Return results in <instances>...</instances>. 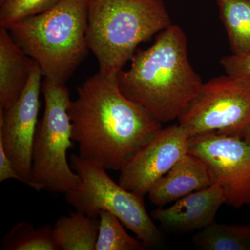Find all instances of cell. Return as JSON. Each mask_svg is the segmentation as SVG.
I'll use <instances>...</instances> for the list:
<instances>
[{
    "label": "cell",
    "mask_w": 250,
    "mask_h": 250,
    "mask_svg": "<svg viewBox=\"0 0 250 250\" xmlns=\"http://www.w3.org/2000/svg\"><path fill=\"white\" fill-rule=\"evenodd\" d=\"M79 155L106 170L121 171L161 129V123L129 100L118 76L99 71L77 88L68 108Z\"/></svg>",
    "instance_id": "cell-1"
},
{
    "label": "cell",
    "mask_w": 250,
    "mask_h": 250,
    "mask_svg": "<svg viewBox=\"0 0 250 250\" xmlns=\"http://www.w3.org/2000/svg\"><path fill=\"white\" fill-rule=\"evenodd\" d=\"M131 62L118 74L120 90L161 123L178 120L203 83L189 61L187 36L175 24L161 31L150 47L136 52Z\"/></svg>",
    "instance_id": "cell-2"
},
{
    "label": "cell",
    "mask_w": 250,
    "mask_h": 250,
    "mask_svg": "<svg viewBox=\"0 0 250 250\" xmlns=\"http://www.w3.org/2000/svg\"><path fill=\"white\" fill-rule=\"evenodd\" d=\"M86 41L105 75L118 76L140 44L170 26L161 0H87Z\"/></svg>",
    "instance_id": "cell-3"
},
{
    "label": "cell",
    "mask_w": 250,
    "mask_h": 250,
    "mask_svg": "<svg viewBox=\"0 0 250 250\" xmlns=\"http://www.w3.org/2000/svg\"><path fill=\"white\" fill-rule=\"evenodd\" d=\"M87 21V0H61L48 11L6 28L45 79L65 83L89 50Z\"/></svg>",
    "instance_id": "cell-4"
},
{
    "label": "cell",
    "mask_w": 250,
    "mask_h": 250,
    "mask_svg": "<svg viewBox=\"0 0 250 250\" xmlns=\"http://www.w3.org/2000/svg\"><path fill=\"white\" fill-rule=\"evenodd\" d=\"M42 93L45 110L34 137L31 181L37 191L66 194L81 184L67 157L73 142L68 113L70 91L65 83L45 78Z\"/></svg>",
    "instance_id": "cell-5"
},
{
    "label": "cell",
    "mask_w": 250,
    "mask_h": 250,
    "mask_svg": "<svg viewBox=\"0 0 250 250\" xmlns=\"http://www.w3.org/2000/svg\"><path fill=\"white\" fill-rule=\"evenodd\" d=\"M70 164L81 184L65 194L67 203L77 211L99 217L102 210L109 212L131 230L147 248L159 246L162 234L148 214L144 197L126 190L109 177L106 169L79 154L70 156Z\"/></svg>",
    "instance_id": "cell-6"
},
{
    "label": "cell",
    "mask_w": 250,
    "mask_h": 250,
    "mask_svg": "<svg viewBox=\"0 0 250 250\" xmlns=\"http://www.w3.org/2000/svg\"><path fill=\"white\" fill-rule=\"evenodd\" d=\"M250 122V80L226 75L202 83L178 123L190 137L215 132L241 138Z\"/></svg>",
    "instance_id": "cell-7"
},
{
    "label": "cell",
    "mask_w": 250,
    "mask_h": 250,
    "mask_svg": "<svg viewBox=\"0 0 250 250\" xmlns=\"http://www.w3.org/2000/svg\"><path fill=\"white\" fill-rule=\"evenodd\" d=\"M188 153L208 166L223 188L225 204L235 208L250 205V144L241 138L215 132L190 137Z\"/></svg>",
    "instance_id": "cell-8"
},
{
    "label": "cell",
    "mask_w": 250,
    "mask_h": 250,
    "mask_svg": "<svg viewBox=\"0 0 250 250\" xmlns=\"http://www.w3.org/2000/svg\"><path fill=\"white\" fill-rule=\"evenodd\" d=\"M42 77L36 63L19 100L9 107L0 108V143L18 174L33 189V146L39 124Z\"/></svg>",
    "instance_id": "cell-9"
},
{
    "label": "cell",
    "mask_w": 250,
    "mask_h": 250,
    "mask_svg": "<svg viewBox=\"0 0 250 250\" xmlns=\"http://www.w3.org/2000/svg\"><path fill=\"white\" fill-rule=\"evenodd\" d=\"M190 136L181 125L159 130L120 172L118 183L144 197L156 182L188 153Z\"/></svg>",
    "instance_id": "cell-10"
},
{
    "label": "cell",
    "mask_w": 250,
    "mask_h": 250,
    "mask_svg": "<svg viewBox=\"0 0 250 250\" xmlns=\"http://www.w3.org/2000/svg\"><path fill=\"white\" fill-rule=\"evenodd\" d=\"M225 204L223 188L218 184L182 197L167 208L159 207L151 216L166 229L176 232L201 230L215 221L220 207Z\"/></svg>",
    "instance_id": "cell-11"
},
{
    "label": "cell",
    "mask_w": 250,
    "mask_h": 250,
    "mask_svg": "<svg viewBox=\"0 0 250 250\" xmlns=\"http://www.w3.org/2000/svg\"><path fill=\"white\" fill-rule=\"evenodd\" d=\"M213 184L207 164L198 156L188 153L156 182L148 195L153 205L163 207Z\"/></svg>",
    "instance_id": "cell-12"
},
{
    "label": "cell",
    "mask_w": 250,
    "mask_h": 250,
    "mask_svg": "<svg viewBox=\"0 0 250 250\" xmlns=\"http://www.w3.org/2000/svg\"><path fill=\"white\" fill-rule=\"evenodd\" d=\"M36 63L6 28H0V108L9 107L19 100Z\"/></svg>",
    "instance_id": "cell-13"
},
{
    "label": "cell",
    "mask_w": 250,
    "mask_h": 250,
    "mask_svg": "<svg viewBox=\"0 0 250 250\" xmlns=\"http://www.w3.org/2000/svg\"><path fill=\"white\" fill-rule=\"evenodd\" d=\"M99 229V217L76 210L57 220L54 238L59 250H95Z\"/></svg>",
    "instance_id": "cell-14"
},
{
    "label": "cell",
    "mask_w": 250,
    "mask_h": 250,
    "mask_svg": "<svg viewBox=\"0 0 250 250\" xmlns=\"http://www.w3.org/2000/svg\"><path fill=\"white\" fill-rule=\"evenodd\" d=\"M233 54L250 52V0H217Z\"/></svg>",
    "instance_id": "cell-15"
},
{
    "label": "cell",
    "mask_w": 250,
    "mask_h": 250,
    "mask_svg": "<svg viewBox=\"0 0 250 250\" xmlns=\"http://www.w3.org/2000/svg\"><path fill=\"white\" fill-rule=\"evenodd\" d=\"M192 241L203 250H250V223L227 225L215 221L200 230Z\"/></svg>",
    "instance_id": "cell-16"
},
{
    "label": "cell",
    "mask_w": 250,
    "mask_h": 250,
    "mask_svg": "<svg viewBox=\"0 0 250 250\" xmlns=\"http://www.w3.org/2000/svg\"><path fill=\"white\" fill-rule=\"evenodd\" d=\"M1 244L6 250H59L53 227L46 225L36 229L26 222L14 225L5 235Z\"/></svg>",
    "instance_id": "cell-17"
},
{
    "label": "cell",
    "mask_w": 250,
    "mask_h": 250,
    "mask_svg": "<svg viewBox=\"0 0 250 250\" xmlns=\"http://www.w3.org/2000/svg\"><path fill=\"white\" fill-rule=\"evenodd\" d=\"M100 229L95 250H142L147 249L139 238L130 236L121 220L106 210L99 215Z\"/></svg>",
    "instance_id": "cell-18"
},
{
    "label": "cell",
    "mask_w": 250,
    "mask_h": 250,
    "mask_svg": "<svg viewBox=\"0 0 250 250\" xmlns=\"http://www.w3.org/2000/svg\"><path fill=\"white\" fill-rule=\"evenodd\" d=\"M61 0H5L0 4V26L7 27L21 20L42 14Z\"/></svg>",
    "instance_id": "cell-19"
},
{
    "label": "cell",
    "mask_w": 250,
    "mask_h": 250,
    "mask_svg": "<svg viewBox=\"0 0 250 250\" xmlns=\"http://www.w3.org/2000/svg\"><path fill=\"white\" fill-rule=\"evenodd\" d=\"M226 75L236 78L250 80V52L244 55L227 56L220 60Z\"/></svg>",
    "instance_id": "cell-20"
},
{
    "label": "cell",
    "mask_w": 250,
    "mask_h": 250,
    "mask_svg": "<svg viewBox=\"0 0 250 250\" xmlns=\"http://www.w3.org/2000/svg\"><path fill=\"white\" fill-rule=\"evenodd\" d=\"M8 179H15L25 184L24 179L18 174L12 161L10 160L9 156L5 152L2 143H0V182H4Z\"/></svg>",
    "instance_id": "cell-21"
},
{
    "label": "cell",
    "mask_w": 250,
    "mask_h": 250,
    "mask_svg": "<svg viewBox=\"0 0 250 250\" xmlns=\"http://www.w3.org/2000/svg\"><path fill=\"white\" fill-rule=\"evenodd\" d=\"M242 139L250 144V122L249 125L247 126L246 130H245L243 136H242Z\"/></svg>",
    "instance_id": "cell-22"
},
{
    "label": "cell",
    "mask_w": 250,
    "mask_h": 250,
    "mask_svg": "<svg viewBox=\"0 0 250 250\" xmlns=\"http://www.w3.org/2000/svg\"><path fill=\"white\" fill-rule=\"evenodd\" d=\"M4 1L5 0H0V4H2V3L4 2Z\"/></svg>",
    "instance_id": "cell-23"
}]
</instances>
